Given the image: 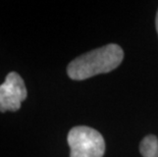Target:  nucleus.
I'll return each mask as SVG.
<instances>
[{
    "mask_svg": "<svg viewBox=\"0 0 158 157\" xmlns=\"http://www.w3.org/2000/svg\"><path fill=\"white\" fill-rule=\"evenodd\" d=\"M69 157H103L105 141L98 131L87 126H78L69 132Z\"/></svg>",
    "mask_w": 158,
    "mask_h": 157,
    "instance_id": "2",
    "label": "nucleus"
},
{
    "mask_svg": "<svg viewBox=\"0 0 158 157\" xmlns=\"http://www.w3.org/2000/svg\"><path fill=\"white\" fill-rule=\"evenodd\" d=\"M123 59V50L116 44L97 48L73 59L68 66V75L72 80L83 81L100 73L115 69Z\"/></svg>",
    "mask_w": 158,
    "mask_h": 157,
    "instance_id": "1",
    "label": "nucleus"
},
{
    "mask_svg": "<svg viewBox=\"0 0 158 157\" xmlns=\"http://www.w3.org/2000/svg\"><path fill=\"white\" fill-rule=\"evenodd\" d=\"M28 96L26 85L18 72H11L0 85V112L16 111Z\"/></svg>",
    "mask_w": 158,
    "mask_h": 157,
    "instance_id": "3",
    "label": "nucleus"
},
{
    "mask_svg": "<svg viewBox=\"0 0 158 157\" xmlns=\"http://www.w3.org/2000/svg\"><path fill=\"white\" fill-rule=\"evenodd\" d=\"M140 153L143 157H158V138L148 135L140 143Z\"/></svg>",
    "mask_w": 158,
    "mask_h": 157,
    "instance_id": "4",
    "label": "nucleus"
},
{
    "mask_svg": "<svg viewBox=\"0 0 158 157\" xmlns=\"http://www.w3.org/2000/svg\"><path fill=\"white\" fill-rule=\"evenodd\" d=\"M155 24H156V31H157V34H158V10L156 13V19H155Z\"/></svg>",
    "mask_w": 158,
    "mask_h": 157,
    "instance_id": "5",
    "label": "nucleus"
}]
</instances>
